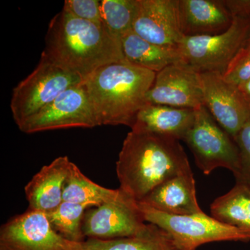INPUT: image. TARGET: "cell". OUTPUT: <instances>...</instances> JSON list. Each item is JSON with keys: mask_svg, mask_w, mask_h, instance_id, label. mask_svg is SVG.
Wrapping results in <instances>:
<instances>
[{"mask_svg": "<svg viewBox=\"0 0 250 250\" xmlns=\"http://www.w3.org/2000/svg\"><path fill=\"white\" fill-rule=\"evenodd\" d=\"M41 54L83 81L104 65L125 60L121 41L104 24L83 21L62 9L49 22Z\"/></svg>", "mask_w": 250, "mask_h": 250, "instance_id": "1", "label": "cell"}, {"mask_svg": "<svg viewBox=\"0 0 250 250\" xmlns=\"http://www.w3.org/2000/svg\"><path fill=\"white\" fill-rule=\"evenodd\" d=\"M190 170L180 141L132 130L126 135L116 162L119 189L137 202L167 179Z\"/></svg>", "mask_w": 250, "mask_h": 250, "instance_id": "2", "label": "cell"}, {"mask_svg": "<svg viewBox=\"0 0 250 250\" xmlns=\"http://www.w3.org/2000/svg\"><path fill=\"white\" fill-rule=\"evenodd\" d=\"M156 72L135 66L126 60L100 67L83 81L99 126L125 125L130 128L141 108Z\"/></svg>", "mask_w": 250, "mask_h": 250, "instance_id": "3", "label": "cell"}, {"mask_svg": "<svg viewBox=\"0 0 250 250\" xmlns=\"http://www.w3.org/2000/svg\"><path fill=\"white\" fill-rule=\"evenodd\" d=\"M82 82L80 76L57 66L41 54L36 68L13 90L10 106L18 126L64 91Z\"/></svg>", "mask_w": 250, "mask_h": 250, "instance_id": "4", "label": "cell"}, {"mask_svg": "<svg viewBox=\"0 0 250 250\" xmlns=\"http://www.w3.org/2000/svg\"><path fill=\"white\" fill-rule=\"evenodd\" d=\"M138 203L145 221L167 231L182 250H196L202 245L213 242L250 241L246 233L221 223L204 211L190 215H173L141 202Z\"/></svg>", "mask_w": 250, "mask_h": 250, "instance_id": "5", "label": "cell"}, {"mask_svg": "<svg viewBox=\"0 0 250 250\" xmlns=\"http://www.w3.org/2000/svg\"><path fill=\"white\" fill-rule=\"evenodd\" d=\"M250 21L234 18L228 31L215 36L184 37L178 47L181 63L198 73L226 70L229 62L246 43Z\"/></svg>", "mask_w": 250, "mask_h": 250, "instance_id": "6", "label": "cell"}, {"mask_svg": "<svg viewBox=\"0 0 250 250\" xmlns=\"http://www.w3.org/2000/svg\"><path fill=\"white\" fill-rule=\"evenodd\" d=\"M183 141L193 154L196 166L206 175L218 167L228 169L235 177L238 174V146L205 106L195 110V122Z\"/></svg>", "mask_w": 250, "mask_h": 250, "instance_id": "7", "label": "cell"}, {"mask_svg": "<svg viewBox=\"0 0 250 250\" xmlns=\"http://www.w3.org/2000/svg\"><path fill=\"white\" fill-rule=\"evenodd\" d=\"M98 120L81 83L64 91L52 103L29 117L18 128L26 134L67 128H93Z\"/></svg>", "mask_w": 250, "mask_h": 250, "instance_id": "8", "label": "cell"}, {"mask_svg": "<svg viewBox=\"0 0 250 250\" xmlns=\"http://www.w3.org/2000/svg\"><path fill=\"white\" fill-rule=\"evenodd\" d=\"M0 250H82L56 231L46 213L27 211L9 219L0 229Z\"/></svg>", "mask_w": 250, "mask_h": 250, "instance_id": "9", "label": "cell"}, {"mask_svg": "<svg viewBox=\"0 0 250 250\" xmlns=\"http://www.w3.org/2000/svg\"><path fill=\"white\" fill-rule=\"evenodd\" d=\"M146 223L137 201L126 197L88 210L82 222V231L88 239H118L134 236Z\"/></svg>", "mask_w": 250, "mask_h": 250, "instance_id": "10", "label": "cell"}, {"mask_svg": "<svg viewBox=\"0 0 250 250\" xmlns=\"http://www.w3.org/2000/svg\"><path fill=\"white\" fill-rule=\"evenodd\" d=\"M204 106L231 137L250 120V108L238 87L224 80L220 72L200 73Z\"/></svg>", "mask_w": 250, "mask_h": 250, "instance_id": "11", "label": "cell"}, {"mask_svg": "<svg viewBox=\"0 0 250 250\" xmlns=\"http://www.w3.org/2000/svg\"><path fill=\"white\" fill-rule=\"evenodd\" d=\"M147 103L192 109L205 106L200 73L182 63L166 67L156 73Z\"/></svg>", "mask_w": 250, "mask_h": 250, "instance_id": "12", "label": "cell"}, {"mask_svg": "<svg viewBox=\"0 0 250 250\" xmlns=\"http://www.w3.org/2000/svg\"><path fill=\"white\" fill-rule=\"evenodd\" d=\"M132 30L156 45L177 47L184 38L179 0H137Z\"/></svg>", "mask_w": 250, "mask_h": 250, "instance_id": "13", "label": "cell"}, {"mask_svg": "<svg viewBox=\"0 0 250 250\" xmlns=\"http://www.w3.org/2000/svg\"><path fill=\"white\" fill-rule=\"evenodd\" d=\"M179 15L184 37L223 34L233 21L223 0H179Z\"/></svg>", "mask_w": 250, "mask_h": 250, "instance_id": "14", "label": "cell"}, {"mask_svg": "<svg viewBox=\"0 0 250 250\" xmlns=\"http://www.w3.org/2000/svg\"><path fill=\"white\" fill-rule=\"evenodd\" d=\"M173 215H190L203 211L199 205L192 170L174 176L159 184L139 202Z\"/></svg>", "mask_w": 250, "mask_h": 250, "instance_id": "15", "label": "cell"}, {"mask_svg": "<svg viewBox=\"0 0 250 250\" xmlns=\"http://www.w3.org/2000/svg\"><path fill=\"white\" fill-rule=\"evenodd\" d=\"M71 164L67 156H59L33 177L24 187L29 209L47 214L62 203L64 184Z\"/></svg>", "mask_w": 250, "mask_h": 250, "instance_id": "16", "label": "cell"}, {"mask_svg": "<svg viewBox=\"0 0 250 250\" xmlns=\"http://www.w3.org/2000/svg\"><path fill=\"white\" fill-rule=\"evenodd\" d=\"M195 110L147 103L138 113L131 129L184 141L195 122Z\"/></svg>", "mask_w": 250, "mask_h": 250, "instance_id": "17", "label": "cell"}, {"mask_svg": "<svg viewBox=\"0 0 250 250\" xmlns=\"http://www.w3.org/2000/svg\"><path fill=\"white\" fill-rule=\"evenodd\" d=\"M121 43L126 62L156 73L169 65L182 62V56L178 47L152 43L133 30L121 38Z\"/></svg>", "mask_w": 250, "mask_h": 250, "instance_id": "18", "label": "cell"}, {"mask_svg": "<svg viewBox=\"0 0 250 250\" xmlns=\"http://www.w3.org/2000/svg\"><path fill=\"white\" fill-rule=\"evenodd\" d=\"M82 250H182L167 231L157 225L146 224L134 236L118 239H88L82 242Z\"/></svg>", "mask_w": 250, "mask_h": 250, "instance_id": "19", "label": "cell"}, {"mask_svg": "<svg viewBox=\"0 0 250 250\" xmlns=\"http://www.w3.org/2000/svg\"><path fill=\"white\" fill-rule=\"evenodd\" d=\"M128 196L121 189H108L88 179L72 162L62 190V201L98 207L105 203L120 201Z\"/></svg>", "mask_w": 250, "mask_h": 250, "instance_id": "20", "label": "cell"}, {"mask_svg": "<svg viewBox=\"0 0 250 250\" xmlns=\"http://www.w3.org/2000/svg\"><path fill=\"white\" fill-rule=\"evenodd\" d=\"M210 209L212 217L250 238V184L236 182L229 191L212 202Z\"/></svg>", "mask_w": 250, "mask_h": 250, "instance_id": "21", "label": "cell"}, {"mask_svg": "<svg viewBox=\"0 0 250 250\" xmlns=\"http://www.w3.org/2000/svg\"><path fill=\"white\" fill-rule=\"evenodd\" d=\"M87 205L62 201L57 208L47 213L52 228L62 237L73 242L84 241L82 231V222Z\"/></svg>", "mask_w": 250, "mask_h": 250, "instance_id": "22", "label": "cell"}, {"mask_svg": "<svg viewBox=\"0 0 250 250\" xmlns=\"http://www.w3.org/2000/svg\"><path fill=\"white\" fill-rule=\"evenodd\" d=\"M100 6L104 25L121 41L125 34L132 30L137 0H103Z\"/></svg>", "mask_w": 250, "mask_h": 250, "instance_id": "23", "label": "cell"}, {"mask_svg": "<svg viewBox=\"0 0 250 250\" xmlns=\"http://www.w3.org/2000/svg\"><path fill=\"white\" fill-rule=\"evenodd\" d=\"M228 83L240 87L250 80V45H245L239 49L226 70L223 74Z\"/></svg>", "mask_w": 250, "mask_h": 250, "instance_id": "24", "label": "cell"}, {"mask_svg": "<svg viewBox=\"0 0 250 250\" xmlns=\"http://www.w3.org/2000/svg\"><path fill=\"white\" fill-rule=\"evenodd\" d=\"M62 10L83 21L103 24L100 1L98 0H65Z\"/></svg>", "mask_w": 250, "mask_h": 250, "instance_id": "25", "label": "cell"}, {"mask_svg": "<svg viewBox=\"0 0 250 250\" xmlns=\"http://www.w3.org/2000/svg\"><path fill=\"white\" fill-rule=\"evenodd\" d=\"M239 151V171L236 182L250 184V120L233 138Z\"/></svg>", "mask_w": 250, "mask_h": 250, "instance_id": "26", "label": "cell"}, {"mask_svg": "<svg viewBox=\"0 0 250 250\" xmlns=\"http://www.w3.org/2000/svg\"><path fill=\"white\" fill-rule=\"evenodd\" d=\"M233 19L250 21V0H223Z\"/></svg>", "mask_w": 250, "mask_h": 250, "instance_id": "27", "label": "cell"}, {"mask_svg": "<svg viewBox=\"0 0 250 250\" xmlns=\"http://www.w3.org/2000/svg\"><path fill=\"white\" fill-rule=\"evenodd\" d=\"M238 88L250 108V80L238 87Z\"/></svg>", "mask_w": 250, "mask_h": 250, "instance_id": "28", "label": "cell"}, {"mask_svg": "<svg viewBox=\"0 0 250 250\" xmlns=\"http://www.w3.org/2000/svg\"><path fill=\"white\" fill-rule=\"evenodd\" d=\"M246 43L250 44V31H249V34H248V38H247Z\"/></svg>", "mask_w": 250, "mask_h": 250, "instance_id": "29", "label": "cell"}, {"mask_svg": "<svg viewBox=\"0 0 250 250\" xmlns=\"http://www.w3.org/2000/svg\"></svg>", "mask_w": 250, "mask_h": 250, "instance_id": "30", "label": "cell"}]
</instances>
